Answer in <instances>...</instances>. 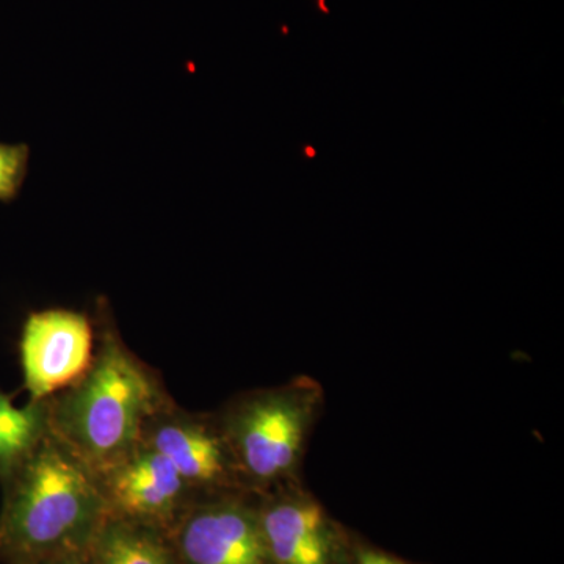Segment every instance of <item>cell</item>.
<instances>
[{
    "mask_svg": "<svg viewBox=\"0 0 564 564\" xmlns=\"http://www.w3.org/2000/svg\"><path fill=\"white\" fill-rule=\"evenodd\" d=\"M95 358V332L87 315L44 310L29 315L21 336V362L31 403L51 400L76 383Z\"/></svg>",
    "mask_w": 564,
    "mask_h": 564,
    "instance_id": "7",
    "label": "cell"
},
{
    "mask_svg": "<svg viewBox=\"0 0 564 564\" xmlns=\"http://www.w3.org/2000/svg\"><path fill=\"white\" fill-rule=\"evenodd\" d=\"M99 344L79 380L47 400L50 433L98 475L140 444L148 419L170 402L151 369L99 311Z\"/></svg>",
    "mask_w": 564,
    "mask_h": 564,
    "instance_id": "1",
    "label": "cell"
},
{
    "mask_svg": "<svg viewBox=\"0 0 564 564\" xmlns=\"http://www.w3.org/2000/svg\"><path fill=\"white\" fill-rule=\"evenodd\" d=\"M343 564H421L402 558L364 538L356 530L348 529Z\"/></svg>",
    "mask_w": 564,
    "mask_h": 564,
    "instance_id": "12",
    "label": "cell"
},
{
    "mask_svg": "<svg viewBox=\"0 0 564 564\" xmlns=\"http://www.w3.org/2000/svg\"><path fill=\"white\" fill-rule=\"evenodd\" d=\"M180 564H273L251 494L195 500L177 519Z\"/></svg>",
    "mask_w": 564,
    "mask_h": 564,
    "instance_id": "5",
    "label": "cell"
},
{
    "mask_svg": "<svg viewBox=\"0 0 564 564\" xmlns=\"http://www.w3.org/2000/svg\"><path fill=\"white\" fill-rule=\"evenodd\" d=\"M323 406L322 384L304 375L240 393L223 408L218 421L248 492L258 497L302 484L304 455Z\"/></svg>",
    "mask_w": 564,
    "mask_h": 564,
    "instance_id": "3",
    "label": "cell"
},
{
    "mask_svg": "<svg viewBox=\"0 0 564 564\" xmlns=\"http://www.w3.org/2000/svg\"><path fill=\"white\" fill-rule=\"evenodd\" d=\"M31 150L25 144L0 143V202L10 203L20 195L28 176Z\"/></svg>",
    "mask_w": 564,
    "mask_h": 564,
    "instance_id": "11",
    "label": "cell"
},
{
    "mask_svg": "<svg viewBox=\"0 0 564 564\" xmlns=\"http://www.w3.org/2000/svg\"><path fill=\"white\" fill-rule=\"evenodd\" d=\"M47 433V402L17 408L0 392V480H6Z\"/></svg>",
    "mask_w": 564,
    "mask_h": 564,
    "instance_id": "10",
    "label": "cell"
},
{
    "mask_svg": "<svg viewBox=\"0 0 564 564\" xmlns=\"http://www.w3.org/2000/svg\"><path fill=\"white\" fill-rule=\"evenodd\" d=\"M258 499L259 521L273 564H343L348 527L302 484Z\"/></svg>",
    "mask_w": 564,
    "mask_h": 564,
    "instance_id": "6",
    "label": "cell"
},
{
    "mask_svg": "<svg viewBox=\"0 0 564 564\" xmlns=\"http://www.w3.org/2000/svg\"><path fill=\"white\" fill-rule=\"evenodd\" d=\"M2 484L0 554L20 564L88 552L109 518L96 474L51 433Z\"/></svg>",
    "mask_w": 564,
    "mask_h": 564,
    "instance_id": "2",
    "label": "cell"
},
{
    "mask_svg": "<svg viewBox=\"0 0 564 564\" xmlns=\"http://www.w3.org/2000/svg\"><path fill=\"white\" fill-rule=\"evenodd\" d=\"M96 477L111 518L161 532L196 500L173 464L143 443Z\"/></svg>",
    "mask_w": 564,
    "mask_h": 564,
    "instance_id": "8",
    "label": "cell"
},
{
    "mask_svg": "<svg viewBox=\"0 0 564 564\" xmlns=\"http://www.w3.org/2000/svg\"><path fill=\"white\" fill-rule=\"evenodd\" d=\"M21 564H91L87 552L80 554H63L46 556V558L33 560V562Z\"/></svg>",
    "mask_w": 564,
    "mask_h": 564,
    "instance_id": "13",
    "label": "cell"
},
{
    "mask_svg": "<svg viewBox=\"0 0 564 564\" xmlns=\"http://www.w3.org/2000/svg\"><path fill=\"white\" fill-rule=\"evenodd\" d=\"M140 443L173 464L196 500L250 494L217 414L188 413L170 400L148 419Z\"/></svg>",
    "mask_w": 564,
    "mask_h": 564,
    "instance_id": "4",
    "label": "cell"
},
{
    "mask_svg": "<svg viewBox=\"0 0 564 564\" xmlns=\"http://www.w3.org/2000/svg\"><path fill=\"white\" fill-rule=\"evenodd\" d=\"M91 564H180L161 530L109 518L88 547Z\"/></svg>",
    "mask_w": 564,
    "mask_h": 564,
    "instance_id": "9",
    "label": "cell"
}]
</instances>
